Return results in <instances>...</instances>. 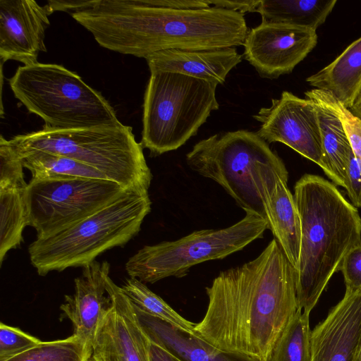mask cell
Listing matches in <instances>:
<instances>
[{"label": "cell", "instance_id": "obj_1", "mask_svg": "<svg viewBox=\"0 0 361 361\" xmlns=\"http://www.w3.org/2000/svg\"><path fill=\"white\" fill-rule=\"evenodd\" d=\"M194 332L216 348L267 361L298 309L296 270L275 238L254 259L221 271Z\"/></svg>", "mask_w": 361, "mask_h": 361}, {"label": "cell", "instance_id": "obj_2", "mask_svg": "<svg viewBox=\"0 0 361 361\" xmlns=\"http://www.w3.org/2000/svg\"><path fill=\"white\" fill-rule=\"evenodd\" d=\"M71 16L101 47L144 59L166 49L238 47L249 31L239 12L213 6L164 8L149 0H93Z\"/></svg>", "mask_w": 361, "mask_h": 361}, {"label": "cell", "instance_id": "obj_3", "mask_svg": "<svg viewBox=\"0 0 361 361\" xmlns=\"http://www.w3.org/2000/svg\"><path fill=\"white\" fill-rule=\"evenodd\" d=\"M293 196L301 222L298 306L310 314L346 255L361 246V218L336 185L317 175H303Z\"/></svg>", "mask_w": 361, "mask_h": 361}, {"label": "cell", "instance_id": "obj_4", "mask_svg": "<svg viewBox=\"0 0 361 361\" xmlns=\"http://www.w3.org/2000/svg\"><path fill=\"white\" fill-rule=\"evenodd\" d=\"M147 190L126 189L116 199L74 224L43 238L28 247L32 265L39 276L83 267L102 253L122 247L140 231L151 211Z\"/></svg>", "mask_w": 361, "mask_h": 361}, {"label": "cell", "instance_id": "obj_5", "mask_svg": "<svg viewBox=\"0 0 361 361\" xmlns=\"http://www.w3.org/2000/svg\"><path fill=\"white\" fill-rule=\"evenodd\" d=\"M18 157L41 151L88 165L124 188L149 190L152 174L132 128L123 123L92 128L42 129L8 140Z\"/></svg>", "mask_w": 361, "mask_h": 361}, {"label": "cell", "instance_id": "obj_6", "mask_svg": "<svg viewBox=\"0 0 361 361\" xmlns=\"http://www.w3.org/2000/svg\"><path fill=\"white\" fill-rule=\"evenodd\" d=\"M9 85L14 97L46 127L73 129L121 123L104 96L63 66L37 62L19 66Z\"/></svg>", "mask_w": 361, "mask_h": 361}, {"label": "cell", "instance_id": "obj_7", "mask_svg": "<svg viewBox=\"0 0 361 361\" xmlns=\"http://www.w3.org/2000/svg\"><path fill=\"white\" fill-rule=\"evenodd\" d=\"M217 85L184 74L151 73L143 103L141 145L157 157L197 135L212 111L219 109Z\"/></svg>", "mask_w": 361, "mask_h": 361}, {"label": "cell", "instance_id": "obj_8", "mask_svg": "<svg viewBox=\"0 0 361 361\" xmlns=\"http://www.w3.org/2000/svg\"><path fill=\"white\" fill-rule=\"evenodd\" d=\"M187 165L220 185L245 212L267 221L260 197L261 176L270 166H284L279 156L257 133L221 132L197 142L185 156Z\"/></svg>", "mask_w": 361, "mask_h": 361}, {"label": "cell", "instance_id": "obj_9", "mask_svg": "<svg viewBox=\"0 0 361 361\" xmlns=\"http://www.w3.org/2000/svg\"><path fill=\"white\" fill-rule=\"evenodd\" d=\"M267 229L269 225L264 218L247 211L241 220L228 227L195 231L176 240L145 245L129 258L126 270L130 277L143 283L181 278L196 264L242 250L263 238Z\"/></svg>", "mask_w": 361, "mask_h": 361}, {"label": "cell", "instance_id": "obj_10", "mask_svg": "<svg viewBox=\"0 0 361 361\" xmlns=\"http://www.w3.org/2000/svg\"><path fill=\"white\" fill-rule=\"evenodd\" d=\"M126 189L109 179L32 178L24 192L27 224L37 238L49 235L89 216Z\"/></svg>", "mask_w": 361, "mask_h": 361}, {"label": "cell", "instance_id": "obj_11", "mask_svg": "<svg viewBox=\"0 0 361 361\" xmlns=\"http://www.w3.org/2000/svg\"><path fill=\"white\" fill-rule=\"evenodd\" d=\"M252 117L261 123L257 133L267 142L285 144L324 169L322 135L312 101L283 91Z\"/></svg>", "mask_w": 361, "mask_h": 361}, {"label": "cell", "instance_id": "obj_12", "mask_svg": "<svg viewBox=\"0 0 361 361\" xmlns=\"http://www.w3.org/2000/svg\"><path fill=\"white\" fill-rule=\"evenodd\" d=\"M317 44L314 30L262 20L248 31L243 56L261 78L273 80L291 73Z\"/></svg>", "mask_w": 361, "mask_h": 361}, {"label": "cell", "instance_id": "obj_13", "mask_svg": "<svg viewBox=\"0 0 361 361\" xmlns=\"http://www.w3.org/2000/svg\"><path fill=\"white\" fill-rule=\"evenodd\" d=\"M106 286L111 306L97 330L92 355L97 361H150V341L132 302L110 276Z\"/></svg>", "mask_w": 361, "mask_h": 361}, {"label": "cell", "instance_id": "obj_14", "mask_svg": "<svg viewBox=\"0 0 361 361\" xmlns=\"http://www.w3.org/2000/svg\"><path fill=\"white\" fill-rule=\"evenodd\" d=\"M53 13L34 0H0V57L25 66L37 63L46 52L45 32Z\"/></svg>", "mask_w": 361, "mask_h": 361}, {"label": "cell", "instance_id": "obj_15", "mask_svg": "<svg viewBox=\"0 0 361 361\" xmlns=\"http://www.w3.org/2000/svg\"><path fill=\"white\" fill-rule=\"evenodd\" d=\"M312 361H355L361 344V291L342 300L311 331Z\"/></svg>", "mask_w": 361, "mask_h": 361}, {"label": "cell", "instance_id": "obj_16", "mask_svg": "<svg viewBox=\"0 0 361 361\" xmlns=\"http://www.w3.org/2000/svg\"><path fill=\"white\" fill-rule=\"evenodd\" d=\"M82 268V275L75 279L74 293L65 295L60 309L61 319L73 324V335L92 351L97 330L111 306L110 298L105 295L110 264L94 261Z\"/></svg>", "mask_w": 361, "mask_h": 361}, {"label": "cell", "instance_id": "obj_17", "mask_svg": "<svg viewBox=\"0 0 361 361\" xmlns=\"http://www.w3.org/2000/svg\"><path fill=\"white\" fill-rule=\"evenodd\" d=\"M285 166L267 168L261 176L260 197L269 229L295 270L301 243V222L294 196L288 188Z\"/></svg>", "mask_w": 361, "mask_h": 361}, {"label": "cell", "instance_id": "obj_18", "mask_svg": "<svg viewBox=\"0 0 361 361\" xmlns=\"http://www.w3.org/2000/svg\"><path fill=\"white\" fill-rule=\"evenodd\" d=\"M133 305L138 323L150 342L181 361H258L244 354L221 350L195 332L145 313L133 303Z\"/></svg>", "mask_w": 361, "mask_h": 361}, {"label": "cell", "instance_id": "obj_19", "mask_svg": "<svg viewBox=\"0 0 361 361\" xmlns=\"http://www.w3.org/2000/svg\"><path fill=\"white\" fill-rule=\"evenodd\" d=\"M235 47L209 50L166 49L146 58L150 73L184 74L216 85L224 83L228 73L242 61Z\"/></svg>", "mask_w": 361, "mask_h": 361}, {"label": "cell", "instance_id": "obj_20", "mask_svg": "<svg viewBox=\"0 0 361 361\" xmlns=\"http://www.w3.org/2000/svg\"><path fill=\"white\" fill-rule=\"evenodd\" d=\"M306 82L350 109L361 93V37L331 63L307 77Z\"/></svg>", "mask_w": 361, "mask_h": 361}, {"label": "cell", "instance_id": "obj_21", "mask_svg": "<svg viewBox=\"0 0 361 361\" xmlns=\"http://www.w3.org/2000/svg\"><path fill=\"white\" fill-rule=\"evenodd\" d=\"M305 94L317 107L322 142L323 171L335 185L345 188L346 166L352 149L343 123L318 90H308Z\"/></svg>", "mask_w": 361, "mask_h": 361}, {"label": "cell", "instance_id": "obj_22", "mask_svg": "<svg viewBox=\"0 0 361 361\" xmlns=\"http://www.w3.org/2000/svg\"><path fill=\"white\" fill-rule=\"evenodd\" d=\"M336 0H260L257 12L262 21L316 30L326 21Z\"/></svg>", "mask_w": 361, "mask_h": 361}, {"label": "cell", "instance_id": "obj_23", "mask_svg": "<svg viewBox=\"0 0 361 361\" xmlns=\"http://www.w3.org/2000/svg\"><path fill=\"white\" fill-rule=\"evenodd\" d=\"M19 157L22 160L24 168L31 172L32 178H90L108 179L104 174L88 165L56 154L37 151Z\"/></svg>", "mask_w": 361, "mask_h": 361}, {"label": "cell", "instance_id": "obj_24", "mask_svg": "<svg viewBox=\"0 0 361 361\" xmlns=\"http://www.w3.org/2000/svg\"><path fill=\"white\" fill-rule=\"evenodd\" d=\"M25 190H0V264L23 240L27 224Z\"/></svg>", "mask_w": 361, "mask_h": 361}, {"label": "cell", "instance_id": "obj_25", "mask_svg": "<svg viewBox=\"0 0 361 361\" xmlns=\"http://www.w3.org/2000/svg\"><path fill=\"white\" fill-rule=\"evenodd\" d=\"M310 314L298 309L267 361H312Z\"/></svg>", "mask_w": 361, "mask_h": 361}, {"label": "cell", "instance_id": "obj_26", "mask_svg": "<svg viewBox=\"0 0 361 361\" xmlns=\"http://www.w3.org/2000/svg\"><path fill=\"white\" fill-rule=\"evenodd\" d=\"M121 288L130 300L142 311L194 332L196 324L180 316L139 279L130 277L125 281Z\"/></svg>", "mask_w": 361, "mask_h": 361}, {"label": "cell", "instance_id": "obj_27", "mask_svg": "<svg viewBox=\"0 0 361 361\" xmlns=\"http://www.w3.org/2000/svg\"><path fill=\"white\" fill-rule=\"evenodd\" d=\"M85 344L75 336L42 342L7 361H86L92 355Z\"/></svg>", "mask_w": 361, "mask_h": 361}, {"label": "cell", "instance_id": "obj_28", "mask_svg": "<svg viewBox=\"0 0 361 361\" xmlns=\"http://www.w3.org/2000/svg\"><path fill=\"white\" fill-rule=\"evenodd\" d=\"M23 164L3 135L0 138V190H25Z\"/></svg>", "mask_w": 361, "mask_h": 361}, {"label": "cell", "instance_id": "obj_29", "mask_svg": "<svg viewBox=\"0 0 361 361\" xmlns=\"http://www.w3.org/2000/svg\"><path fill=\"white\" fill-rule=\"evenodd\" d=\"M42 341L18 327L0 324V361L8 360L24 353Z\"/></svg>", "mask_w": 361, "mask_h": 361}, {"label": "cell", "instance_id": "obj_30", "mask_svg": "<svg viewBox=\"0 0 361 361\" xmlns=\"http://www.w3.org/2000/svg\"><path fill=\"white\" fill-rule=\"evenodd\" d=\"M318 92L340 118L361 171V120L328 92Z\"/></svg>", "mask_w": 361, "mask_h": 361}, {"label": "cell", "instance_id": "obj_31", "mask_svg": "<svg viewBox=\"0 0 361 361\" xmlns=\"http://www.w3.org/2000/svg\"><path fill=\"white\" fill-rule=\"evenodd\" d=\"M340 271L346 289L361 291V246L354 248L346 255Z\"/></svg>", "mask_w": 361, "mask_h": 361}, {"label": "cell", "instance_id": "obj_32", "mask_svg": "<svg viewBox=\"0 0 361 361\" xmlns=\"http://www.w3.org/2000/svg\"><path fill=\"white\" fill-rule=\"evenodd\" d=\"M345 189L351 204L361 209V171L353 150L346 166Z\"/></svg>", "mask_w": 361, "mask_h": 361}, {"label": "cell", "instance_id": "obj_33", "mask_svg": "<svg viewBox=\"0 0 361 361\" xmlns=\"http://www.w3.org/2000/svg\"><path fill=\"white\" fill-rule=\"evenodd\" d=\"M211 6L244 14L247 12H257L260 0H208Z\"/></svg>", "mask_w": 361, "mask_h": 361}, {"label": "cell", "instance_id": "obj_34", "mask_svg": "<svg viewBox=\"0 0 361 361\" xmlns=\"http://www.w3.org/2000/svg\"><path fill=\"white\" fill-rule=\"evenodd\" d=\"M92 0H49L47 4L52 11L72 13L85 8L92 4Z\"/></svg>", "mask_w": 361, "mask_h": 361}, {"label": "cell", "instance_id": "obj_35", "mask_svg": "<svg viewBox=\"0 0 361 361\" xmlns=\"http://www.w3.org/2000/svg\"><path fill=\"white\" fill-rule=\"evenodd\" d=\"M150 361H181L176 356L167 351L159 345L150 342L149 345Z\"/></svg>", "mask_w": 361, "mask_h": 361}, {"label": "cell", "instance_id": "obj_36", "mask_svg": "<svg viewBox=\"0 0 361 361\" xmlns=\"http://www.w3.org/2000/svg\"><path fill=\"white\" fill-rule=\"evenodd\" d=\"M350 110L361 120V93L355 101L353 106Z\"/></svg>", "mask_w": 361, "mask_h": 361}, {"label": "cell", "instance_id": "obj_37", "mask_svg": "<svg viewBox=\"0 0 361 361\" xmlns=\"http://www.w3.org/2000/svg\"><path fill=\"white\" fill-rule=\"evenodd\" d=\"M355 361H361V344L357 353Z\"/></svg>", "mask_w": 361, "mask_h": 361}, {"label": "cell", "instance_id": "obj_38", "mask_svg": "<svg viewBox=\"0 0 361 361\" xmlns=\"http://www.w3.org/2000/svg\"><path fill=\"white\" fill-rule=\"evenodd\" d=\"M86 361H97L92 355H91Z\"/></svg>", "mask_w": 361, "mask_h": 361}]
</instances>
